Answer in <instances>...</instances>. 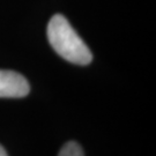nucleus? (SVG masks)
<instances>
[{"mask_svg":"<svg viewBox=\"0 0 156 156\" xmlns=\"http://www.w3.org/2000/svg\"><path fill=\"white\" fill-rule=\"evenodd\" d=\"M30 91L27 79L14 71L0 69V97L21 98Z\"/></svg>","mask_w":156,"mask_h":156,"instance_id":"2","label":"nucleus"},{"mask_svg":"<svg viewBox=\"0 0 156 156\" xmlns=\"http://www.w3.org/2000/svg\"><path fill=\"white\" fill-rule=\"evenodd\" d=\"M48 39L53 50L67 62L88 65L93 60L89 48L60 14L52 16L48 24Z\"/></svg>","mask_w":156,"mask_h":156,"instance_id":"1","label":"nucleus"},{"mask_svg":"<svg viewBox=\"0 0 156 156\" xmlns=\"http://www.w3.org/2000/svg\"><path fill=\"white\" fill-rule=\"evenodd\" d=\"M58 156H84V154L79 144L74 141H68L62 146Z\"/></svg>","mask_w":156,"mask_h":156,"instance_id":"3","label":"nucleus"},{"mask_svg":"<svg viewBox=\"0 0 156 156\" xmlns=\"http://www.w3.org/2000/svg\"><path fill=\"white\" fill-rule=\"evenodd\" d=\"M0 156H8L7 155V153H6V151H5V148H4L1 145H0Z\"/></svg>","mask_w":156,"mask_h":156,"instance_id":"4","label":"nucleus"}]
</instances>
